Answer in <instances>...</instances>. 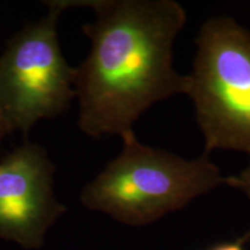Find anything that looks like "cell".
Returning a JSON list of instances; mask_svg holds the SVG:
<instances>
[{"instance_id":"cell-1","label":"cell","mask_w":250,"mask_h":250,"mask_svg":"<svg viewBox=\"0 0 250 250\" xmlns=\"http://www.w3.org/2000/svg\"><path fill=\"white\" fill-rule=\"evenodd\" d=\"M62 9L86 6L95 20L83 27L90 41L76 67L78 126L93 138L132 132L149 107L187 94L188 76L173 65V45L187 21L174 0H57Z\"/></svg>"},{"instance_id":"cell-2","label":"cell","mask_w":250,"mask_h":250,"mask_svg":"<svg viewBox=\"0 0 250 250\" xmlns=\"http://www.w3.org/2000/svg\"><path fill=\"white\" fill-rule=\"evenodd\" d=\"M122 139L120 154L81 191V204L89 210L144 226L226 183L206 153L187 160L143 145L134 131Z\"/></svg>"},{"instance_id":"cell-3","label":"cell","mask_w":250,"mask_h":250,"mask_svg":"<svg viewBox=\"0 0 250 250\" xmlns=\"http://www.w3.org/2000/svg\"><path fill=\"white\" fill-rule=\"evenodd\" d=\"M187 95L205 139V153L250 155V33L229 17L212 18L196 39Z\"/></svg>"},{"instance_id":"cell-4","label":"cell","mask_w":250,"mask_h":250,"mask_svg":"<svg viewBox=\"0 0 250 250\" xmlns=\"http://www.w3.org/2000/svg\"><path fill=\"white\" fill-rule=\"evenodd\" d=\"M45 4L48 14L15 34L0 55V117L9 133L24 137L39 121L65 114L77 98L76 68L58 41L64 9L57 0Z\"/></svg>"},{"instance_id":"cell-5","label":"cell","mask_w":250,"mask_h":250,"mask_svg":"<svg viewBox=\"0 0 250 250\" xmlns=\"http://www.w3.org/2000/svg\"><path fill=\"white\" fill-rule=\"evenodd\" d=\"M56 167L39 144L26 142L0 160V237L39 249L66 208L54 191Z\"/></svg>"},{"instance_id":"cell-6","label":"cell","mask_w":250,"mask_h":250,"mask_svg":"<svg viewBox=\"0 0 250 250\" xmlns=\"http://www.w3.org/2000/svg\"><path fill=\"white\" fill-rule=\"evenodd\" d=\"M226 183L228 186L239 189L250 199V165L235 176L226 177ZM247 234L250 237V230Z\"/></svg>"},{"instance_id":"cell-7","label":"cell","mask_w":250,"mask_h":250,"mask_svg":"<svg viewBox=\"0 0 250 250\" xmlns=\"http://www.w3.org/2000/svg\"><path fill=\"white\" fill-rule=\"evenodd\" d=\"M250 239L248 234H246L245 236L237 239L235 242H223L219 243V245H215L212 247L210 250H245L243 248V243L248 241Z\"/></svg>"},{"instance_id":"cell-8","label":"cell","mask_w":250,"mask_h":250,"mask_svg":"<svg viewBox=\"0 0 250 250\" xmlns=\"http://www.w3.org/2000/svg\"><path fill=\"white\" fill-rule=\"evenodd\" d=\"M7 134H9L7 127H6L5 123H4V122H2L1 117H0V143H1L2 140H4V138H5L6 136H7Z\"/></svg>"}]
</instances>
